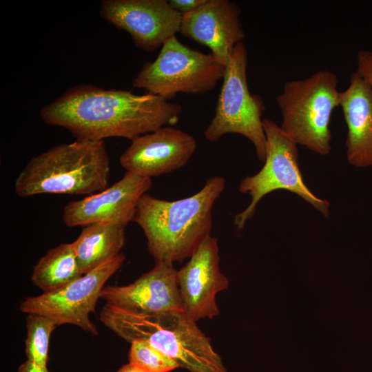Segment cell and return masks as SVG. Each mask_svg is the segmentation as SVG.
Masks as SVG:
<instances>
[{
  "mask_svg": "<svg viewBox=\"0 0 372 372\" xmlns=\"http://www.w3.org/2000/svg\"><path fill=\"white\" fill-rule=\"evenodd\" d=\"M117 372H149L140 366L132 363H128L122 366Z\"/></svg>",
  "mask_w": 372,
  "mask_h": 372,
  "instance_id": "24",
  "label": "cell"
},
{
  "mask_svg": "<svg viewBox=\"0 0 372 372\" xmlns=\"http://www.w3.org/2000/svg\"><path fill=\"white\" fill-rule=\"evenodd\" d=\"M178 103L150 93L103 89L94 85L70 88L39 112L47 125L61 127L79 141L121 137L130 141L160 127L176 124Z\"/></svg>",
  "mask_w": 372,
  "mask_h": 372,
  "instance_id": "1",
  "label": "cell"
},
{
  "mask_svg": "<svg viewBox=\"0 0 372 372\" xmlns=\"http://www.w3.org/2000/svg\"><path fill=\"white\" fill-rule=\"evenodd\" d=\"M57 327L56 323L50 318L28 314L27 336L25 340V352L28 360L38 366L47 367L50 335Z\"/></svg>",
  "mask_w": 372,
  "mask_h": 372,
  "instance_id": "19",
  "label": "cell"
},
{
  "mask_svg": "<svg viewBox=\"0 0 372 372\" xmlns=\"http://www.w3.org/2000/svg\"><path fill=\"white\" fill-rule=\"evenodd\" d=\"M337 75L319 70L308 78L285 82L276 101L281 110V129L297 144L322 156L331 152L329 125L340 106Z\"/></svg>",
  "mask_w": 372,
  "mask_h": 372,
  "instance_id": "5",
  "label": "cell"
},
{
  "mask_svg": "<svg viewBox=\"0 0 372 372\" xmlns=\"http://www.w3.org/2000/svg\"><path fill=\"white\" fill-rule=\"evenodd\" d=\"M177 283L183 310L189 318L197 322L219 315L216 297L229 282L220 271L216 237H206L189 260L177 270Z\"/></svg>",
  "mask_w": 372,
  "mask_h": 372,
  "instance_id": "11",
  "label": "cell"
},
{
  "mask_svg": "<svg viewBox=\"0 0 372 372\" xmlns=\"http://www.w3.org/2000/svg\"><path fill=\"white\" fill-rule=\"evenodd\" d=\"M101 17L126 31L134 45L153 52L179 32L183 14L167 0H103Z\"/></svg>",
  "mask_w": 372,
  "mask_h": 372,
  "instance_id": "10",
  "label": "cell"
},
{
  "mask_svg": "<svg viewBox=\"0 0 372 372\" xmlns=\"http://www.w3.org/2000/svg\"><path fill=\"white\" fill-rule=\"evenodd\" d=\"M100 320L129 342L143 340L189 372H228L210 339L183 311L160 314L132 311L105 304Z\"/></svg>",
  "mask_w": 372,
  "mask_h": 372,
  "instance_id": "3",
  "label": "cell"
},
{
  "mask_svg": "<svg viewBox=\"0 0 372 372\" xmlns=\"http://www.w3.org/2000/svg\"><path fill=\"white\" fill-rule=\"evenodd\" d=\"M247 65V50L241 42L235 46L225 65L215 114L204 136L215 142L227 134H240L253 143L258 158L265 161L267 138L262 116L265 105L260 95L249 92Z\"/></svg>",
  "mask_w": 372,
  "mask_h": 372,
  "instance_id": "6",
  "label": "cell"
},
{
  "mask_svg": "<svg viewBox=\"0 0 372 372\" xmlns=\"http://www.w3.org/2000/svg\"><path fill=\"white\" fill-rule=\"evenodd\" d=\"M18 372H50L48 367H42L35 364L34 363L26 360L22 363L19 369Z\"/></svg>",
  "mask_w": 372,
  "mask_h": 372,
  "instance_id": "23",
  "label": "cell"
},
{
  "mask_svg": "<svg viewBox=\"0 0 372 372\" xmlns=\"http://www.w3.org/2000/svg\"><path fill=\"white\" fill-rule=\"evenodd\" d=\"M340 106L348 130V162L357 167H372V90L356 71L351 74L348 87L340 92Z\"/></svg>",
  "mask_w": 372,
  "mask_h": 372,
  "instance_id": "16",
  "label": "cell"
},
{
  "mask_svg": "<svg viewBox=\"0 0 372 372\" xmlns=\"http://www.w3.org/2000/svg\"><path fill=\"white\" fill-rule=\"evenodd\" d=\"M262 123L267 138L265 165L257 174L240 182L238 191L249 194L251 200L247 208L235 216L234 225L242 229L253 217L260 200L278 189L298 194L328 216L329 201L315 196L304 182L298 165V145L274 121L264 118Z\"/></svg>",
  "mask_w": 372,
  "mask_h": 372,
  "instance_id": "8",
  "label": "cell"
},
{
  "mask_svg": "<svg viewBox=\"0 0 372 372\" xmlns=\"http://www.w3.org/2000/svg\"><path fill=\"white\" fill-rule=\"evenodd\" d=\"M225 187V179L214 176L195 194L176 200L145 194L133 222L143 229L147 249L156 262H181L190 258L210 235L212 209Z\"/></svg>",
  "mask_w": 372,
  "mask_h": 372,
  "instance_id": "2",
  "label": "cell"
},
{
  "mask_svg": "<svg viewBox=\"0 0 372 372\" xmlns=\"http://www.w3.org/2000/svg\"><path fill=\"white\" fill-rule=\"evenodd\" d=\"M196 147L192 135L165 126L132 140L119 163L127 172L152 178L183 167Z\"/></svg>",
  "mask_w": 372,
  "mask_h": 372,
  "instance_id": "13",
  "label": "cell"
},
{
  "mask_svg": "<svg viewBox=\"0 0 372 372\" xmlns=\"http://www.w3.org/2000/svg\"><path fill=\"white\" fill-rule=\"evenodd\" d=\"M100 298L105 304L143 313L183 311L177 270L169 262H156L152 269L130 285L105 286Z\"/></svg>",
  "mask_w": 372,
  "mask_h": 372,
  "instance_id": "15",
  "label": "cell"
},
{
  "mask_svg": "<svg viewBox=\"0 0 372 372\" xmlns=\"http://www.w3.org/2000/svg\"><path fill=\"white\" fill-rule=\"evenodd\" d=\"M152 185V178L126 172L105 189L66 203L63 222L68 227L99 223L126 227L133 221L139 200Z\"/></svg>",
  "mask_w": 372,
  "mask_h": 372,
  "instance_id": "12",
  "label": "cell"
},
{
  "mask_svg": "<svg viewBox=\"0 0 372 372\" xmlns=\"http://www.w3.org/2000/svg\"><path fill=\"white\" fill-rule=\"evenodd\" d=\"M125 259L121 253L59 290L26 297L21 301L19 310L50 318L58 326L75 325L96 336L99 331L90 314L95 312L105 282L121 269Z\"/></svg>",
  "mask_w": 372,
  "mask_h": 372,
  "instance_id": "9",
  "label": "cell"
},
{
  "mask_svg": "<svg viewBox=\"0 0 372 372\" xmlns=\"http://www.w3.org/2000/svg\"><path fill=\"white\" fill-rule=\"evenodd\" d=\"M241 10L229 0H206L195 10L183 14L179 32L203 44L222 65H226L235 46L245 37Z\"/></svg>",
  "mask_w": 372,
  "mask_h": 372,
  "instance_id": "14",
  "label": "cell"
},
{
  "mask_svg": "<svg viewBox=\"0 0 372 372\" xmlns=\"http://www.w3.org/2000/svg\"><path fill=\"white\" fill-rule=\"evenodd\" d=\"M110 161L104 141L53 146L32 157L14 183L19 197L39 194L89 196L108 185Z\"/></svg>",
  "mask_w": 372,
  "mask_h": 372,
  "instance_id": "4",
  "label": "cell"
},
{
  "mask_svg": "<svg viewBox=\"0 0 372 372\" xmlns=\"http://www.w3.org/2000/svg\"><path fill=\"white\" fill-rule=\"evenodd\" d=\"M128 353L130 363L134 364L149 372H169L178 368L179 364L165 355L148 342L143 340L130 343Z\"/></svg>",
  "mask_w": 372,
  "mask_h": 372,
  "instance_id": "20",
  "label": "cell"
},
{
  "mask_svg": "<svg viewBox=\"0 0 372 372\" xmlns=\"http://www.w3.org/2000/svg\"><path fill=\"white\" fill-rule=\"evenodd\" d=\"M72 243H61L43 256L33 268L31 280L43 293L59 290L83 276Z\"/></svg>",
  "mask_w": 372,
  "mask_h": 372,
  "instance_id": "18",
  "label": "cell"
},
{
  "mask_svg": "<svg viewBox=\"0 0 372 372\" xmlns=\"http://www.w3.org/2000/svg\"><path fill=\"white\" fill-rule=\"evenodd\" d=\"M206 0H169L170 6L182 14L191 12L201 6Z\"/></svg>",
  "mask_w": 372,
  "mask_h": 372,
  "instance_id": "22",
  "label": "cell"
},
{
  "mask_svg": "<svg viewBox=\"0 0 372 372\" xmlns=\"http://www.w3.org/2000/svg\"><path fill=\"white\" fill-rule=\"evenodd\" d=\"M357 70L372 90V51L361 50L357 54Z\"/></svg>",
  "mask_w": 372,
  "mask_h": 372,
  "instance_id": "21",
  "label": "cell"
},
{
  "mask_svg": "<svg viewBox=\"0 0 372 372\" xmlns=\"http://www.w3.org/2000/svg\"><path fill=\"white\" fill-rule=\"evenodd\" d=\"M124 226L99 223L83 226L72 242L83 274L114 258L125 245Z\"/></svg>",
  "mask_w": 372,
  "mask_h": 372,
  "instance_id": "17",
  "label": "cell"
},
{
  "mask_svg": "<svg viewBox=\"0 0 372 372\" xmlns=\"http://www.w3.org/2000/svg\"><path fill=\"white\" fill-rule=\"evenodd\" d=\"M225 70L211 53L192 49L174 36L164 43L155 60L143 65L132 86L169 101L180 92L200 94L212 90Z\"/></svg>",
  "mask_w": 372,
  "mask_h": 372,
  "instance_id": "7",
  "label": "cell"
}]
</instances>
